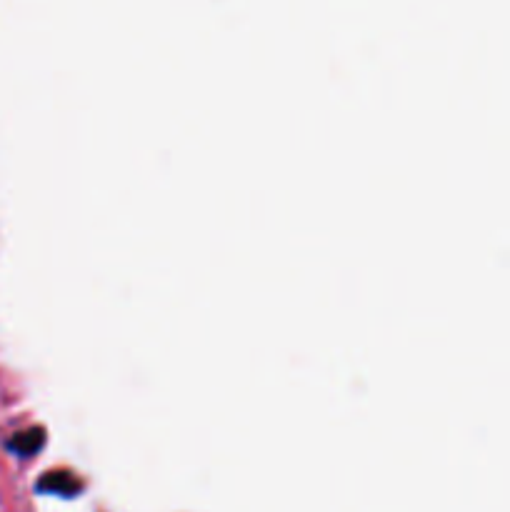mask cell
Listing matches in <instances>:
<instances>
[{
    "instance_id": "obj_1",
    "label": "cell",
    "mask_w": 510,
    "mask_h": 512,
    "mask_svg": "<svg viewBox=\"0 0 510 512\" xmlns=\"http://www.w3.org/2000/svg\"><path fill=\"white\" fill-rule=\"evenodd\" d=\"M38 493L58 495V498H75L83 490L80 480L70 473H45L38 483Z\"/></svg>"
},
{
    "instance_id": "obj_2",
    "label": "cell",
    "mask_w": 510,
    "mask_h": 512,
    "mask_svg": "<svg viewBox=\"0 0 510 512\" xmlns=\"http://www.w3.org/2000/svg\"><path fill=\"white\" fill-rule=\"evenodd\" d=\"M45 445V430L43 428H28V430H20V433H15L13 438L8 440V445L5 448L10 450V453H15L18 458H33V455H38L40 450H43Z\"/></svg>"
}]
</instances>
